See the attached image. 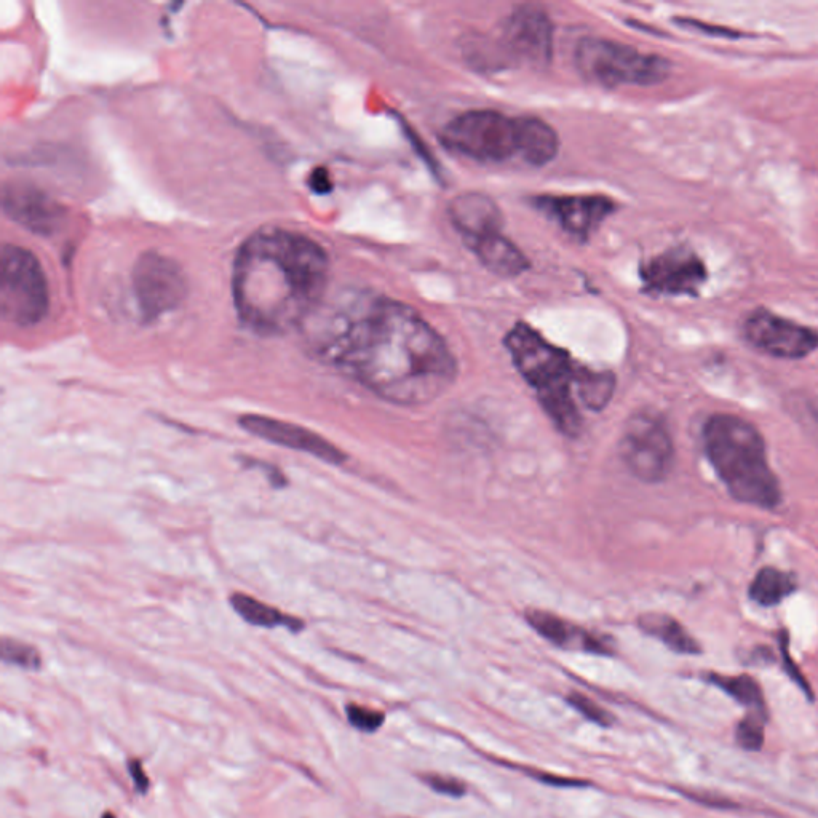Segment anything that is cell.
Segmentation results:
<instances>
[{"label": "cell", "instance_id": "7c38bea8", "mask_svg": "<svg viewBox=\"0 0 818 818\" xmlns=\"http://www.w3.org/2000/svg\"><path fill=\"white\" fill-rule=\"evenodd\" d=\"M133 285L139 307L147 317H157L175 309L186 293V283L179 267L171 259L155 253L139 259Z\"/></svg>", "mask_w": 818, "mask_h": 818}, {"label": "cell", "instance_id": "7a4b0ae2", "mask_svg": "<svg viewBox=\"0 0 818 818\" xmlns=\"http://www.w3.org/2000/svg\"><path fill=\"white\" fill-rule=\"evenodd\" d=\"M328 272V256L306 235L286 229L256 232L235 259V309L258 333L280 334L306 325L322 306Z\"/></svg>", "mask_w": 818, "mask_h": 818}, {"label": "cell", "instance_id": "5bb4252c", "mask_svg": "<svg viewBox=\"0 0 818 818\" xmlns=\"http://www.w3.org/2000/svg\"><path fill=\"white\" fill-rule=\"evenodd\" d=\"M240 425L243 430H247L255 437L263 438L283 448L310 454L330 464H341L346 459V454L342 453L341 449L331 445L330 441L320 437L318 433L301 427V425L278 421L274 417L259 416V414H247V416L240 417Z\"/></svg>", "mask_w": 818, "mask_h": 818}, {"label": "cell", "instance_id": "30bf717a", "mask_svg": "<svg viewBox=\"0 0 818 818\" xmlns=\"http://www.w3.org/2000/svg\"><path fill=\"white\" fill-rule=\"evenodd\" d=\"M644 290L662 296H695L708 272L705 263L686 247H675L654 256L641 266Z\"/></svg>", "mask_w": 818, "mask_h": 818}, {"label": "cell", "instance_id": "e0dca14e", "mask_svg": "<svg viewBox=\"0 0 818 818\" xmlns=\"http://www.w3.org/2000/svg\"><path fill=\"white\" fill-rule=\"evenodd\" d=\"M469 245L481 264L501 277H518L529 271L531 266L525 253L512 240L504 237L502 232L485 235L481 239L473 240Z\"/></svg>", "mask_w": 818, "mask_h": 818}, {"label": "cell", "instance_id": "44dd1931", "mask_svg": "<svg viewBox=\"0 0 818 818\" xmlns=\"http://www.w3.org/2000/svg\"><path fill=\"white\" fill-rule=\"evenodd\" d=\"M7 197H10V200H5L7 203L5 207L10 210L12 216L23 221V224L36 229L37 232L52 229L55 219L53 218L55 208L52 207V203L45 202L40 195H32L29 192L18 194L12 191Z\"/></svg>", "mask_w": 818, "mask_h": 818}, {"label": "cell", "instance_id": "e575fe53", "mask_svg": "<svg viewBox=\"0 0 818 818\" xmlns=\"http://www.w3.org/2000/svg\"><path fill=\"white\" fill-rule=\"evenodd\" d=\"M103 818H116V817H114V815H112V814H109V812H108V814L103 815Z\"/></svg>", "mask_w": 818, "mask_h": 818}, {"label": "cell", "instance_id": "8992f818", "mask_svg": "<svg viewBox=\"0 0 818 818\" xmlns=\"http://www.w3.org/2000/svg\"><path fill=\"white\" fill-rule=\"evenodd\" d=\"M576 64L585 79L603 87L656 85L667 79L670 63L652 53L603 37H585L576 48Z\"/></svg>", "mask_w": 818, "mask_h": 818}, {"label": "cell", "instance_id": "d4e9b609", "mask_svg": "<svg viewBox=\"0 0 818 818\" xmlns=\"http://www.w3.org/2000/svg\"><path fill=\"white\" fill-rule=\"evenodd\" d=\"M2 660L5 664L16 665V667L26 668V670H37L40 668V656L36 649L29 644L20 643L16 640H2Z\"/></svg>", "mask_w": 818, "mask_h": 818}, {"label": "cell", "instance_id": "8fae6325", "mask_svg": "<svg viewBox=\"0 0 818 818\" xmlns=\"http://www.w3.org/2000/svg\"><path fill=\"white\" fill-rule=\"evenodd\" d=\"M502 48L517 63L544 66L553 50V24L539 8H517L502 24Z\"/></svg>", "mask_w": 818, "mask_h": 818}, {"label": "cell", "instance_id": "5b68a950", "mask_svg": "<svg viewBox=\"0 0 818 818\" xmlns=\"http://www.w3.org/2000/svg\"><path fill=\"white\" fill-rule=\"evenodd\" d=\"M513 363L529 386L537 392L556 427L566 435H577L580 416L572 400V386H577L584 366L572 363L564 350L553 346L526 323H517L505 338Z\"/></svg>", "mask_w": 818, "mask_h": 818}, {"label": "cell", "instance_id": "d6a6232c", "mask_svg": "<svg viewBox=\"0 0 818 818\" xmlns=\"http://www.w3.org/2000/svg\"><path fill=\"white\" fill-rule=\"evenodd\" d=\"M310 186H312L315 192H320V194H325V192L330 191L331 181L326 170L318 168L314 175L310 176Z\"/></svg>", "mask_w": 818, "mask_h": 818}, {"label": "cell", "instance_id": "83f0119b", "mask_svg": "<svg viewBox=\"0 0 818 818\" xmlns=\"http://www.w3.org/2000/svg\"><path fill=\"white\" fill-rule=\"evenodd\" d=\"M422 779H424V782L427 783L433 791H437L440 795L462 798V796L465 795V791H467L464 782H461L459 779H453V777H446V775L427 774L424 775Z\"/></svg>", "mask_w": 818, "mask_h": 818}, {"label": "cell", "instance_id": "d6986e66", "mask_svg": "<svg viewBox=\"0 0 818 818\" xmlns=\"http://www.w3.org/2000/svg\"><path fill=\"white\" fill-rule=\"evenodd\" d=\"M796 590L795 577L780 569L763 568L751 582V600L763 608H774Z\"/></svg>", "mask_w": 818, "mask_h": 818}, {"label": "cell", "instance_id": "cb8c5ba5", "mask_svg": "<svg viewBox=\"0 0 818 818\" xmlns=\"http://www.w3.org/2000/svg\"><path fill=\"white\" fill-rule=\"evenodd\" d=\"M764 721H766V715L753 711L747 718L742 719L737 724L735 739H737L740 747L750 751H756L763 747Z\"/></svg>", "mask_w": 818, "mask_h": 818}, {"label": "cell", "instance_id": "52a82bcc", "mask_svg": "<svg viewBox=\"0 0 818 818\" xmlns=\"http://www.w3.org/2000/svg\"><path fill=\"white\" fill-rule=\"evenodd\" d=\"M50 304L47 277L36 256L16 245L2 250L0 309L8 322L32 326L45 317Z\"/></svg>", "mask_w": 818, "mask_h": 818}, {"label": "cell", "instance_id": "4fadbf2b", "mask_svg": "<svg viewBox=\"0 0 818 818\" xmlns=\"http://www.w3.org/2000/svg\"><path fill=\"white\" fill-rule=\"evenodd\" d=\"M534 205L579 240H587L616 211V203L604 195H541Z\"/></svg>", "mask_w": 818, "mask_h": 818}, {"label": "cell", "instance_id": "4316f807", "mask_svg": "<svg viewBox=\"0 0 818 818\" xmlns=\"http://www.w3.org/2000/svg\"><path fill=\"white\" fill-rule=\"evenodd\" d=\"M346 713L349 723L362 732H376L386 721V715L382 711L360 707L357 703H349Z\"/></svg>", "mask_w": 818, "mask_h": 818}, {"label": "cell", "instance_id": "3957f363", "mask_svg": "<svg viewBox=\"0 0 818 818\" xmlns=\"http://www.w3.org/2000/svg\"><path fill=\"white\" fill-rule=\"evenodd\" d=\"M703 448L735 501L767 510L782 502L779 480L755 425L734 414H715L703 427Z\"/></svg>", "mask_w": 818, "mask_h": 818}, {"label": "cell", "instance_id": "277c9868", "mask_svg": "<svg viewBox=\"0 0 818 818\" xmlns=\"http://www.w3.org/2000/svg\"><path fill=\"white\" fill-rule=\"evenodd\" d=\"M449 151L481 163L521 160L542 167L552 157L555 133L537 117H509L496 111H470L454 117L441 132Z\"/></svg>", "mask_w": 818, "mask_h": 818}, {"label": "cell", "instance_id": "9a60e30c", "mask_svg": "<svg viewBox=\"0 0 818 818\" xmlns=\"http://www.w3.org/2000/svg\"><path fill=\"white\" fill-rule=\"evenodd\" d=\"M449 215L467 243L502 232L504 227V216L499 207L488 195L478 192H467L456 197L449 207Z\"/></svg>", "mask_w": 818, "mask_h": 818}, {"label": "cell", "instance_id": "f546056e", "mask_svg": "<svg viewBox=\"0 0 818 818\" xmlns=\"http://www.w3.org/2000/svg\"><path fill=\"white\" fill-rule=\"evenodd\" d=\"M525 771V769H523ZM529 777H534V779L539 780V782L547 783V785H552V787L558 788H584L590 787V782H585V780L580 779H568V777H558V775L552 774H544V772H537V771H525Z\"/></svg>", "mask_w": 818, "mask_h": 818}, {"label": "cell", "instance_id": "603a6c76", "mask_svg": "<svg viewBox=\"0 0 818 818\" xmlns=\"http://www.w3.org/2000/svg\"><path fill=\"white\" fill-rule=\"evenodd\" d=\"M614 376L609 373H600V371L588 370L584 368L580 373L579 381H577V390L579 395L584 400L585 406L592 409L603 408L608 405L614 394Z\"/></svg>", "mask_w": 818, "mask_h": 818}, {"label": "cell", "instance_id": "ffe728a7", "mask_svg": "<svg viewBox=\"0 0 818 818\" xmlns=\"http://www.w3.org/2000/svg\"><path fill=\"white\" fill-rule=\"evenodd\" d=\"M232 606L235 612L239 614L242 619L247 620L248 624L256 625V627H285L291 632H299L304 624L296 617L288 616L285 612L278 611V609L267 606L261 601L255 600L248 595H237L231 598Z\"/></svg>", "mask_w": 818, "mask_h": 818}, {"label": "cell", "instance_id": "ac0fdd59", "mask_svg": "<svg viewBox=\"0 0 818 818\" xmlns=\"http://www.w3.org/2000/svg\"><path fill=\"white\" fill-rule=\"evenodd\" d=\"M640 627L643 632L662 641L667 648L678 654L694 656L702 651L700 644L673 617L665 616V614H644L640 617Z\"/></svg>", "mask_w": 818, "mask_h": 818}, {"label": "cell", "instance_id": "484cf974", "mask_svg": "<svg viewBox=\"0 0 818 818\" xmlns=\"http://www.w3.org/2000/svg\"><path fill=\"white\" fill-rule=\"evenodd\" d=\"M566 700L574 710L579 711L580 715L587 718L588 721L598 724V726L609 727L616 721L611 711L601 707V705L593 702L592 699H588L587 695L580 694V692H571Z\"/></svg>", "mask_w": 818, "mask_h": 818}, {"label": "cell", "instance_id": "ba28073f", "mask_svg": "<svg viewBox=\"0 0 818 818\" xmlns=\"http://www.w3.org/2000/svg\"><path fill=\"white\" fill-rule=\"evenodd\" d=\"M620 456L641 481L665 480L673 467L675 448L664 419L652 413L630 417L620 440Z\"/></svg>", "mask_w": 818, "mask_h": 818}, {"label": "cell", "instance_id": "1f68e13d", "mask_svg": "<svg viewBox=\"0 0 818 818\" xmlns=\"http://www.w3.org/2000/svg\"><path fill=\"white\" fill-rule=\"evenodd\" d=\"M128 772L132 775L133 782H135L138 793H146L149 790V779H147L146 772H144L143 764L139 763L138 759H132L128 763Z\"/></svg>", "mask_w": 818, "mask_h": 818}, {"label": "cell", "instance_id": "2e32d148", "mask_svg": "<svg viewBox=\"0 0 818 818\" xmlns=\"http://www.w3.org/2000/svg\"><path fill=\"white\" fill-rule=\"evenodd\" d=\"M529 624L544 636L545 640L560 648H579L593 654H612L611 644L606 638L585 632L576 625L569 624L558 616L542 611L528 612Z\"/></svg>", "mask_w": 818, "mask_h": 818}, {"label": "cell", "instance_id": "6da1fadb", "mask_svg": "<svg viewBox=\"0 0 818 818\" xmlns=\"http://www.w3.org/2000/svg\"><path fill=\"white\" fill-rule=\"evenodd\" d=\"M315 354L395 405H424L456 379L445 339L413 307L352 294L307 320Z\"/></svg>", "mask_w": 818, "mask_h": 818}, {"label": "cell", "instance_id": "9c48e42d", "mask_svg": "<svg viewBox=\"0 0 818 818\" xmlns=\"http://www.w3.org/2000/svg\"><path fill=\"white\" fill-rule=\"evenodd\" d=\"M743 336L763 354L799 360L818 349V331L771 310L756 309L743 322Z\"/></svg>", "mask_w": 818, "mask_h": 818}, {"label": "cell", "instance_id": "f1b7e54d", "mask_svg": "<svg viewBox=\"0 0 818 818\" xmlns=\"http://www.w3.org/2000/svg\"><path fill=\"white\" fill-rule=\"evenodd\" d=\"M681 795L692 799L694 803L702 804V806L716 807V809H734L737 804L732 803L731 799L724 798V796L711 795L707 791H692L680 790Z\"/></svg>", "mask_w": 818, "mask_h": 818}, {"label": "cell", "instance_id": "7402d4cb", "mask_svg": "<svg viewBox=\"0 0 818 818\" xmlns=\"http://www.w3.org/2000/svg\"><path fill=\"white\" fill-rule=\"evenodd\" d=\"M708 681L723 689L732 699L742 703L745 707L751 708L755 713L766 715V702H764L763 691L751 676H724L718 673L708 675Z\"/></svg>", "mask_w": 818, "mask_h": 818}, {"label": "cell", "instance_id": "4dcf8cb0", "mask_svg": "<svg viewBox=\"0 0 818 818\" xmlns=\"http://www.w3.org/2000/svg\"><path fill=\"white\" fill-rule=\"evenodd\" d=\"M782 654H783V664H785V670H787L788 675L791 676V680L795 681L804 692H806L809 697L812 699V689L807 683L806 678H804L803 673L799 672V668L796 667L795 660L791 659L790 652H788V638L787 636H783L782 638Z\"/></svg>", "mask_w": 818, "mask_h": 818}, {"label": "cell", "instance_id": "836d02e7", "mask_svg": "<svg viewBox=\"0 0 818 818\" xmlns=\"http://www.w3.org/2000/svg\"><path fill=\"white\" fill-rule=\"evenodd\" d=\"M681 24H689L691 28L699 29V31L708 32V34H718V36H729L735 37L739 36V32L731 31V29L726 28H711L710 24L699 23V21L694 20H680Z\"/></svg>", "mask_w": 818, "mask_h": 818}]
</instances>
